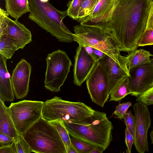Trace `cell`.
Returning <instances> with one entry per match:
<instances>
[{"instance_id": "obj_1", "label": "cell", "mask_w": 153, "mask_h": 153, "mask_svg": "<svg viewBox=\"0 0 153 153\" xmlns=\"http://www.w3.org/2000/svg\"><path fill=\"white\" fill-rule=\"evenodd\" d=\"M152 0H119L105 30L111 33L128 54L137 49L145 30Z\"/></svg>"}, {"instance_id": "obj_2", "label": "cell", "mask_w": 153, "mask_h": 153, "mask_svg": "<svg viewBox=\"0 0 153 153\" xmlns=\"http://www.w3.org/2000/svg\"><path fill=\"white\" fill-rule=\"evenodd\" d=\"M63 122L72 137L104 150L112 140L113 126L104 112L95 111L93 114L81 120Z\"/></svg>"}, {"instance_id": "obj_3", "label": "cell", "mask_w": 153, "mask_h": 153, "mask_svg": "<svg viewBox=\"0 0 153 153\" xmlns=\"http://www.w3.org/2000/svg\"><path fill=\"white\" fill-rule=\"evenodd\" d=\"M49 0H29L28 18L49 32L60 42L74 41L73 33L64 24L63 20L67 15V10H59Z\"/></svg>"}, {"instance_id": "obj_4", "label": "cell", "mask_w": 153, "mask_h": 153, "mask_svg": "<svg viewBox=\"0 0 153 153\" xmlns=\"http://www.w3.org/2000/svg\"><path fill=\"white\" fill-rule=\"evenodd\" d=\"M22 135L33 152L67 153L56 128L42 117Z\"/></svg>"}, {"instance_id": "obj_5", "label": "cell", "mask_w": 153, "mask_h": 153, "mask_svg": "<svg viewBox=\"0 0 153 153\" xmlns=\"http://www.w3.org/2000/svg\"><path fill=\"white\" fill-rule=\"evenodd\" d=\"M74 40L79 45L96 48L119 62L120 46L111 33L97 27L81 24L74 26Z\"/></svg>"}, {"instance_id": "obj_6", "label": "cell", "mask_w": 153, "mask_h": 153, "mask_svg": "<svg viewBox=\"0 0 153 153\" xmlns=\"http://www.w3.org/2000/svg\"><path fill=\"white\" fill-rule=\"evenodd\" d=\"M95 111L83 102H71L55 96L44 102L42 117L48 122L76 121L91 116Z\"/></svg>"}, {"instance_id": "obj_7", "label": "cell", "mask_w": 153, "mask_h": 153, "mask_svg": "<svg viewBox=\"0 0 153 153\" xmlns=\"http://www.w3.org/2000/svg\"><path fill=\"white\" fill-rule=\"evenodd\" d=\"M46 61L44 86L52 92H58L70 71L71 60L65 52L59 49L49 53Z\"/></svg>"}, {"instance_id": "obj_8", "label": "cell", "mask_w": 153, "mask_h": 153, "mask_svg": "<svg viewBox=\"0 0 153 153\" xmlns=\"http://www.w3.org/2000/svg\"><path fill=\"white\" fill-rule=\"evenodd\" d=\"M44 102L24 100L12 103L9 107L18 133L22 135L42 117Z\"/></svg>"}, {"instance_id": "obj_9", "label": "cell", "mask_w": 153, "mask_h": 153, "mask_svg": "<svg viewBox=\"0 0 153 153\" xmlns=\"http://www.w3.org/2000/svg\"><path fill=\"white\" fill-rule=\"evenodd\" d=\"M88 93L93 102L103 107L110 95L107 72L102 61L100 60L86 80Z\"/></svg>"}, {"instance_id": "obj_10", "label": "cell", "mask_w": 153, "mask_h": 153, "mask_svg": "<svg viewBox=\"0 0 153 153\" xmlns=\"http://www.w3.org/2000/svg\"><path fill=\"white\" fill-rule=\"evenodd\" d=\"M135 120L134 144L139 153L149 151L147 134L151 126L150 114L147 106L140 102L133 106Z\"/></svg>"}, {"instance_id": "obj_11", "label": "cell", "mask_w": 153, "mask_h": 153, "mask_svg": "<svg viewBox=\"0 0 153 153\" xmlns=\"http://www.w3.org/2000/svg\"><path fill=\"white\" fill-rule=\"evenodd\" d=\"M128 85L130 94L136 97L153 86V62H148L129 69Z\"/></svg>"}, {"instance_id": "obj_12", "label": "cell", "mask_w": 153, "mask_h": 153, "mask_svg": "<svg viewBox=\"0 0 153 153\" xmlns=\"http://www.w3.org/2000/svg\"><path fill=\"white\" fill-rule=\"evenodd\" d=\"M119 1L100 0L94 10L80 22V24L97 27L105 30Z\"/></svg>"}, {"instance_id": "obj_13", "label": "cell", "mask_w": 153, "mask_h": 153, "mask_svg": "<svg viewBox=\"0 0 153 153\" xmlns=\"http://www.w3.org/2000/svg\"><path fill=\"white\" fill-rule=\"evenodd\" d=\"M97 61L87 53L84 47L79 45L74 56V83L81 86L86 81Z\"/></svg>"}, {"instance_id": "obj_14", "label": "cell", "mask_w": 153, "mask_h": 153, "mask_svg": "<svg viewBox=\"0 0 153 153\" xmlns=\"http://www.w3.org/2000/svg\"><path fill=\"white\" fill-rule=\"evenodd\" d=\"M31 72V66L25 59H22L13 71L11 80L16 99H22L27 95Z\"/></svg>"}, {"instance_id": "obj_15", "label": "cell", "mask_w": 153, "mask_h": 153, "mask_svg": "<svg viewBox=\"0 0 153 153\" xmlns=\"http://www.w3.org/2000/svg\"><path fill=\"white\" fill-rule=\"evenodd\" d=\"M100 60L104 63L107 72L110 94L124 78L129 76L126 57L120 54L118 62L107 55Z\"/></svg>"}, {"instance_id": "obj_16", "label": "cell", "mask_w": 153, "mask_h": 153, "mask_svg": "<svg viewBox=\"0 0 153 153\" xmlns=\"http://www.w3.org/2000/svg\"><path fill=\"white\" fill-rule=\"evenodd\" d=\"M5 34L14 42L18 49H23L32 41L31 31L18 20L10 18Z\"/></svg>"}, {"instance_id": "obj_17", "label": "cell", "mask_w": 153, "mask_h": 153, "mask_svg": "<svg viewBox=\"0 0 153 153\" xmlns=\"http://www.w3.org/2000/svg\"><path fill=\"white\" fill-rule=\"evenodd\" d=\"M7 60L0 55V100L12 102L15 99L10 74L7 70Z\"/></svg>"}, {"instance_id": "obj_18", "label": "cell", "mask_w": 153, "mask_h": 153, "mask_svg": "<svg viewBox=\"0 0 153 153\" xmlns=\"http://www.w3.org/2000/svg\"><path fill=\"white\" fill-rule=\"evenodd\" d=\"M0 133H3L17 140L18 133L11 117L9 107L0 100Z\"/></svg>"}, {"instance_id": "obj_19", "label": "cell", "mask_w": 153, "mask_h": 153, "mask_svg": "<svg viewBox=\"0 0 153 153\" xmlns=\"http://www.w3.org/2000/svg\"><path fill=\"white\" fill-rule=\"evenodd\" d=\"M6 11L18 20L22 15L30 12L29 0H5Z\"/></svg>"}, {"instance_id": "obj_20", "label": "cell", "mask_w": 153, "mask_h": 153, "mask_svg": "<svg viewBox=\"0 0 153 153\" xmlns=\"http://www.w3.org/2000/svg\"><path fill=\"white\" fill-rule=\"evenodd\" d=\"M153 56L148 51L136 49L126 56L128 70L148 62Z\"/></svg>"}, {"instance_id": "obj_21", "label": "cell", "mask_w": 153, "mask_h": 153, "mask_svg": "<svg viewBox=\"0 0 153 153\" xmlns=\"http://www.w3.org/2000/svg\"><path fill=\"white\" fill-rule=\"evenodd\" d=\"M18 48L6 34L0 36V55L6 60L10 59Z\"/></svg>"}, {"instance_id": "obj_22", "label": "cell", "mask_w": 153, "mask_h": 153, "mask_svg": "<svg viewBox=\"0 0 153 153\" xmlns=\"http://www.w3.org/2000/svg\"><path fill=\"white\" fill-rule=\"evenodd\" d=\"M129 94L130 91L127 76L124 78L111 93L109 101H120Z\"/></svg>"}, {"instance_id": "obj_23", "label": "cell", "mask_w": 153, "mask_h": 153, "mask_svg": "<svg viewBox=\"0 0 153 153\" xmlns=\"http://www.w3.org/2000/svg\"><path fill=\"white\" fill-rule=\"evenodd\" d=\"M49 122L56 128L65 146L68 153L71 144L70 135L63 122L57 120Z\"/></svg>"}, {"instance_id": "obj_24", "label": "cell", "mask_w": 153, "mask_h": 153, "mask_svg": "<svg viewBox=\"0 0 153 153\" xmlns=\"http://www.w3.org/2000/svg\"><path fill=\"white\" fill-rule=\"evenodd\" d=\"M100 0H85L79 11L77 21L80 22L88 16L94 10Z\"/></svg>"}, {"instance_id": "obj_25", "label": "cell", "mask_w": 153, "mask_h": 153, "mask_svg": "<svg viewBox=\"0 0 153 153\" xmlns=\"http://www.w3.org/2000/svg\"><path fill=\"white\" fill-rule=\"evenodd\" d=\"M85 0L69 1L67 4V15L73 19L77 20L78 16L82 5Z\"/></svg>"}, {"instance_id": "obj_26", "label": "cell", "mask_w": 153, "mask_h": 153, "mask_svg": "<svg viewBox=\"0 0 153 153\" xmlns=\"http://www.w3.org/2000/svg\"><path fill=\"white\" fill-rule=\"evenodd\" d=\"M71 145L77 153H90L94 146L78 138H71Z\"/></svg>"}, {"instance_id": "obj_27", "label": "cell", "mask_w": 153, "mask_h": 153, "mask_svg": "<svg viewBox=\"0 0 153 153\" xmlns=\"http://www.w3.org/2000/svg\"><path fill=\"white\" fill-rule=\"evenodd\" d=\"M15 153H30L31 148L22 135L18 134L14 143Z\"/></svg>"}, {"instance_id": "obj_28", "label": "cell", "mask_w": 153, "mask_h": 153, "mask_svg": "<svg viewBox=\"0 0 153 153\" xmlns=\"http://www.w3.org/2000/svg\"><path fill=\"white\" fill-rule=\"evenodd\" d=\"M152 45H153V29H145L139 39L138 46Z\"/></svg>"}, {"instance_id": "obj_29", "label": "cell", "mask_w": 153, "mask_h": 153, "mask_svg": "<svg viewBox=\"0 0 153 153\" xmlns=\"http://www.w3.org/2000/svg\"><path fill=\"white\" fill-rule=\"evenodd\" d=\"M126 128L134 138L135 120L131 110L128 111L123 117Z\"/></svg>"}, {"instance_id": "obj_30", "label": "cell", "mask_w": 153, "mask_h": 153, "mask_svg": "<svg viewBox=\"0 0 153 153\" xmlns=\"http://www.w3.org/2000/svg\"><path fill=\"white\" fill-rule=\"evenodd\" d=\"M136 101L147 106L153 105V86L142 94L136 97Z\"/></svg>"}, {"instance_id": "obj_31", "label": "cell", "mask_w": 153, "mask_h": 153, "mask_svg": "<svg viewBox=\"0 0 153 153\" xmlns=\"http://www.w3.org/2000/svg\"><path fill=\"white\" fill-rule=\"evenodd\" d=\"M131 105L132 103L130 102L120 104L116 106L113 114L119 119H123Z\"/></svg>"}, {"instance_id": "obj_32", "label": "cell", "mask_w": 153, "mask_h": 153, "mask_svg": "<svg viewBox=\"0 0 153 153\" xmlns=\"http://www.w3.org/2000/svg\"><path fill=\"white\" fill-rule=\"evenodd\" d=\"M9 14L4 9H0V36L5 34L8 22Z\"/></svg>"}, {"instance_id": "obj_33", "label": "cell", "mask_w": 153, "mask_h": 153, "mask_svg": "<svg viewBox=\"0 0 153 153\" xmlns=\"http://www.w3.org/2000/svg\"><path fill=\"white\" fill-rule=\"evenodd\" d=\"M125 131V142L127 148L126 150V152L131 153L132 147L133 144L134 143V137L126 128Z\"/></svg>"}, {"instance_id": "obj_34", "label": "cell", "mask_w": 153, "mask_h": 153, "mask_svg": "<svg viewBox=\"0 0 153 153\" xmlns=\"http://www.w3.org/2000/svg\"><path fill=\"white\" fill-rule=\"evenodd\" d=\"M15 140L10 137L3 133H0V147L13 145Z\"/></svg>"}, {"instance_id": "obj_35", "label": "cell", "mask_w": 153, "mask_h": 153, "mask_svg": "<svg viewBox=\"0 0 153 153\" xmlns=\"http://www.w3.org/2000/svg\"><path fill=\"white\" fill-rule=\"evenodd\" d=\"M153 29V0L150 4L145 29Z\"/></svg>"}, {"instance_id": "obj_36", "label": "cell", "mask_w": 153, "mask_h": 153, "mask_svg": "<svg viewBox=\"0 0 153 153\" xmlns=\"http://www.w3.org/2000/svg\"><path fill=\"white\" fill-rule=\"evenodd\" d=\"M14 144L0 147V153H15Z\"/></svg>"}, {"instance_id": "obj_37", "label": "cell", "mask_w": 153, "mask_h": 153, "mask_svg": "<svg viewBox=\"0 0 153 153\" xmlns=\"http://www.w3.org/2000/svg\"><path fill=\"white\" fill-rule=\"evenodd\" d=\"M93 52L98 61L103 58L107 55L103 52L93 48Z\"/></svg>"}, {"instance_id": "obj_38", "label": "cell", "mask_w": 153, "mask_h": 153, "mask_svg": "<svg viewBox=\"0 0 153 153\" xmlns=\"http://www.w3.org/2000/svg\"><path fill=\"white\" fill-rule=\"evenodd\" d=\"M84 47L85 48V49L87 53L89 55L91 56L92 57H93L97 61H98L97 59L96 56L93 52V48L89 46H84Z\"/></svg>"}, {"instance_id": "obj_39", "label": "cell", "mask_w": 153, "mask_h": 153, "mask_svg": "<svg viewBox=\"0 0 153 153\" xmlns=\"http://www.w3.org/2000/svg\"><path fill=\"white\" fill-rule=\"evenodd\" d=\"M105 150L103 149L97 147H94L90 153H102Z\"/></svg>"}, {"instance_id": "obj_40", "label": "cell", "mask_w": 153, "mask_h": 153, "mask_svg": "<svg viewBox=\"0 0 153 153\" xmlns=\"http://www.w3.org/2000/svg\"><path fill=\"white\" fill-rule=\"evenodd\" d=\"M68 153H77L76 150L71 145L70 149L68 152Z\"/></svg>"}, {"instance_id": "obj_41", "label": "cell", "mask_w": 153, "mask_h": 153, "mask_svg": "<svg viewBox=\"0 0 153 153\" xmlns=\"http://www.w3.org/2000/svg\"><path fill=\"white\" fill-rule=\"evenodd\" d=\"M150 136L151 141V143L153 144V128L152 130L150 132Z\"/></svg>"}, {"instance_id": "obj_42", "label": "cell", "mask_w": 153, "mask_h": 153, "mask_svg": "<svg viewBox=\"0 0 153 153\" xmlns=\"http://www.w3.org/2000/svg\"><path fill=\"white\" fill-rule=\"evenodd\" d=\"M152 61L153 62V59H152Z\"/></svg>"}]
</instances>
